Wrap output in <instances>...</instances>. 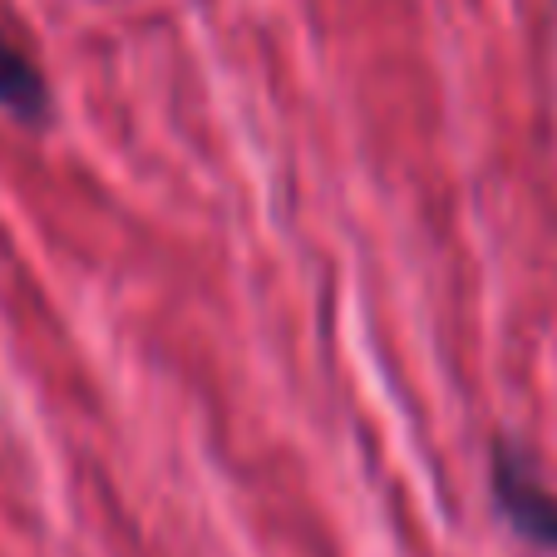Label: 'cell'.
<instances>
[{
	"instance_id": "cell-1",
	"label": "cell",
	"mask_w": 557,
	"mask_h": 557,
	"mask_svg": "<svg viewBox=\"0 0 557 557\" xmlns=\"http://www.w3.org/2000/svg\"><path fill=\"white\" fill-rule=\"evenodd\" d=\"M494 494L504 504V513L513 518L518 533H528L533 543H547L557 547V494H547L543 484L533 479L523 459L513 454H498L494 463Z\"/></svg>"
},
{
	"instance_id": "cell-2",
	"label": "cell",
	"mask_w": 557,
	"mask_h": 557,
	"mask_svg": "<svg viewBox=\"0 0 557 557\" xmlns=\"http://www.w3.org/2000/svg\"><path fill=\"white\" fill-rule=\"evenodd\" d=\"M0 109H11L21 119H40L50 109V89L35 64V54L21 45V35L0 15Z\"/></svg>"
}]
</instances>
